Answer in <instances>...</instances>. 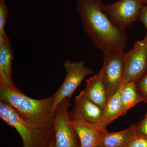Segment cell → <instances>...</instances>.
Returning <instances> with one entry per match:
<instances>
[{
  "instance_id": "20",
  "label": "cell",
  "mask_w": 147,
  "mask_h": 147,
  "mask_svg": "<svg viewBox=\"0 0 147 147\" xmlns=\"http://www.w3.org/2000/svg\"><path fill=\"white\" fill-rule=\"evenodd\" d=\"M139 21H142L146 29V35L144 39L147 41V4L143 6L139 16Z\"/></svg>"
},
{
  "instance_id": "12",
  "label": "cell",
  "mask_w": 147,
  "mask_h": 147,
  "mask_svg": "<svg viewBox=\"0 0 147 147\" xmlns=\"http://www.w3.org/2000/svg\"><path fill=\"white\" fill-rule=\"evenodd\" d=\"M86 83V86L83 90L85 94L92 102L102 110L108 100V97L101 71L100 70L94 76L87 79Z\"/></svg>"
},
{
  "instance_id": "4",
  "label": "cell",
  "mask_w": 147,
  "mask_h": 147,
  "mask_svg": "<svg viewBox=\"0 0 147 147\" xmlns=\"http://www.w3.org/2000/svg\"><path fill=\"white\" fill-rule=\"evenodd\" d=\"M70 99L65 98L55 109L53 120L54 147H81L79 137L69 117Z\"/></svg>"
},
{
  "instance_id": "10",
  "label": "cell",
  "mask_w": 147,
  "mask_h": 147,
  "mask_svg": "<svg viewBox=\"0 0 147 147\" xmlns=\"http://www.w3.org/2000/svg\"><path fill=\"white\" fill-rule=\"evenodd\" d=\"M13 57L12 45L5 33L0 34V87L19 90L11 78V65Z\"/></svg>"
},
{
  "instance_id": "16",
  "label": "cell",
  "mask_w": 147,
  "mask_h": 147,
  "mask_svg": "<svg viewBox=\"0 0 147 147\" xmlns=\"http://www.w3.org/2000/svg\"><path fill=\"white\" fill-rule=\"evenodd\" d=\"M125 147H147V136L136 132Z\"/></svg>"
},
{
  "instance_id": "18",
  "label": "cell",
  "mask_w": 147,
  "mask_h": 147,
  "mask_svg": "<svg viewBox=\"0 0 147 147\" xmlns=\"http://www.w3.org/2000/svg\"><path fill=\"white\" fill-rule=\"evenodd\" d=\"M136 89L139 94L142 96L145 100L147 99V70L135 82Z\"/></svg>"
},
{
  "instance_id": "7",
  "label": "cell",
  "mask_w": 147,
  "mask_h": 147,
  "mask_svg": "<svg viewBox=\"0 0 147 147\" xmlns=\"http://www.w3.org/2000/svg\"><path fill=\"white\" fill-rule=\"evenodd\" d=\"M144 5L142 0H118L104 5L103 10L113 24L125 30L131 24L139 21Z\"/></svg>"
},
{
  "instance_id": "5",
  "label": "cell",
  "mask_w": 147,
  "mask_h": 147,
  "mask_svg": "<svg viewBox=\"0 0 147 147\" xmlns=\"http://www.w3.org/2000/svg\"><path fill=\"white\" fill-rule=\"evenodd\" d=\"M125 57L123 50H114L103 54L100 69L108 98L117 91L124 83Z\"/></svg>"
},
{
  "instance_id": "13",
  "label": "cell",
  "mask_w": 147,
  "mask_h": 147,
  "mask_svg": "<svg viewBox=\"0 0 147 147\" xmlns=\"http://www.w3.org/2000/svg\"><path fill=\"white\" fill-rule=\"evenodd\" d=\"M121 87L114 94L108 98L105 107L102 109V114L99 123L97 124L103 129L113 121L123 115L120 99Z\"/></svg>"
},
{
  "instance_id": "9",
  "label": "cell",
  "mask_w": 147,
  "mask_h": 147,
  "mask_svg": "<svg viewBox=\"0 0 147 147\" xmlns=\"http://www.w3.org/2000/svg\"><path fill=\"white\" fill-rule=\"evenodd\" d=\"M102 113V109L89 99L82 91L75 97L73 109L68 115L71 121L98 123Z\"/></svg>"
},
{
  "instance_id": "3",
  "label": "cell",
  "mask_w": 147,
  "mask_h": 147,
  "mask_svg": "<svg viewBox=\"0 0 147 147\" xmlns=\"http://www.w3.org/2000/svg\"><path fill=\"white\" fill-rule=\"evenodd\" d=\"M0 117L16 129L22 139L23 147H49L54 142V128L37 126L29 122L1 100Z\"/></svg>"
},
{
  "instance_id": "15",
  "label": "cell",
  "mask_w": 147,
  "mask_h": 147,
  "mask_svg": "<svg viewBox=\"0 0 147 147\" xmlns=\"http://www.w3.org/2000/svg\"><path fill=\"white\" fill-rule=\"evenodd\" d=\"M120 99L123 115L138 102L145 100L137 92L135 82H125L122 84L121 86Z\"/></svg>"
},
{
  "instance_id": "22",
  "label": "cell",
  "mask_w": 147,
  "mask_h": 147,
  "mask_svg": "<svg viewBox=\"0 0 147 147\" xmlns=\"http://www.w3.org/2000/svg\"><path fill=\"white\" fill-rule=\"evenodd\" d=\"M53 142L51 144H50L49 147H54V144H53Z\"/></svg>"
},
{
  "instance_id": "8",
  "label": "cell",
  "mask_w": 147,
  "mask_h": 147,
  "mask_svg": "<svg viewBox=\"0 0 147 147\" xmlns=\"http://www.w3.org/2000/svg\"><path fill=\"white\" fill-rule=\"evenodd\" d=\"M147 69V41L144 39L134 43L125 53L124 83L136 82Z\"/></svg>"
},
{
  "instance_id": "19",
  "label": "cell",
  "mask_w": 147,
  "mask_h": 147,
  "mask_svg": "<svg viewBox=\"0 0 147 147\" xmlns=\"http://www.w3.org/2000/svg\"><path fill=\"white\" fill-rule=\"evenodd\" d=\"M134 125L137 133L147 136V114L143 121Z\"/></svg>"
},
{
  "instance_id": "11",
  "label": "cell",
  "mask_w": 147,
  "mask_h": 147,
  "mask_svg": "<svg viewBox=\"0 0 147 147\" xmlns=\"http://www.w3.org/2000/svg\"><path fill=\"white\" fill-rule=\"evenodd\" d=\"M70 122L79 137L81 147H97L103 132L107 130L101 128L97 123Z\"/></svg>"
},
{
  "instance_id": "14",
  "label": "cell",
  "mask_w": 147,
  "mask_h": 147,
  "mask_svg": "<svg viewBox=\"0 0 147 147\" xmlns=\"http://www.w3.org/2000/svg\"><path fill=\"white\" fill-rule=\"evenodd\" d=\"M137 132L135 125L118 132H103L96 147H125L129 141Z\"/></svg>"
},
{
  "instance_id": "1",
  "label": "cell",
  "mask_w": 147,
  "mask_h": 147,
  "mask_svg": "<svg viewBox=\"0 0 147 147\" xmlns=\"http://www.w3.org/2000/svg\"><path fill=\"white\" fill-rule=\"evenodd\" d=\"M101 0H77L76 10L85 33L102 54L124 50L127 37L124 30L113 24L103 10Z\"/></svg>"
},
{
  "instance_id": "2",
  "label": "cell",
  "mask_w": 147,
  "mask_h": 147,
  "mask_svg": "<svg viewBox=\"0 0 147 147\" xmlns=\"http://www.w3.org/2000/svg\"><path fill=\"white\" fill-rule=\"evenodd\" d=\"M0 100L10 105L21 117L37 126L54 128L55 101L53 95L42 99L27 96L20 90L0 87Z\"/></svg>"
},
{
  "instance_id": "21",
  "label": "cell",
  "mask_w": 147,
  "mask_h": 147,
  "mask_svg": "<svg viewBox=\"0 0 147 147\" xmlns=\"http://www.w3.org/2000/svg\"><path fill=\"white\" fill-rule=\"evenodd\" d=\"M142 1L144 4H147V0H142Z\"/></svg>"
},
{
  "instance_id": "6",
  "label": "cell",
  "mask_w": 147,
  "mask_h": 147,
  "mask_svg": "<svg viewBox=\"0 0 147 147\" xmlns=\"http://www.w3.org/2000/svg\"><path fill=\"white\" fill-rule=\"evenodd\" d=\"M66 74L61 86L53 94L55 101V109L63 100L71 98L74 93L86 76L94 73L91 69L86 67L85 62H71L66 60L63 64Z\"/></svg>"
},
{
  "instance_id": "17",
  "label": "cell",
  "mask_w": 147,
  "mask_h": 147,
  "mask_svg": "<svg viewBox=\"0 0 147 147\" xmlns=\"http://www.w3.org/2000/svg\"><path fill=\"white\" fill-rule=\"evenodd\" d=\"M9 13V9L4 0H0V34L5 33V27Z\"/></svg>"
}]
</instances>
